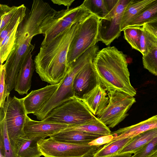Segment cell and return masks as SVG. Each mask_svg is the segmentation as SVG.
<instances>
[{
    "mask_svg": "<svg viewBox=\"0 0 157 157\" xmlns=\"http://www.w3.org/2000/svg\"><path fill=\"white\" fill-rule=\"evenodd\" d=\"M0 111L4 115L8 136L16 153L18 140L24 136L23 129L27 115L23 98L9 96Z\"/></svg>",
    "mask_w": 157,
    "mask_h": 157,
    "instance_id": "obj_8",
    "label": "cell"
},
{
    "mask_svg": "<svg viewBox=\"0 0 157 157\" xmlns=\"http://www.w3.org/2000/svg\"><path fill=\"white\" fill-rule=\"evenodd\" d=\"M65 129L85 132L102 136L110 135L111 132L109 128L95 116L84 123L75 125H68Z\"/></svg>",
    "mask_w": 157,
    "mask_h": 157,
    "instance_id": "obj_21",
    "label": "cell"
},
{
    "mask_svg": "<svg viewBox=\"0 0 157 157\" xmlns=\"http://www.w3.org/2000/svg\"><path fill=\"white\" fill-rule=\"evenodd\" d=\"M0 135H2L3 140L5 157H17L8 136L4 115L1 111H0Z\"/></svg>",
    "mask_w": 157,
    "mask_h": 157,
    "instance_id": "obj_30",
    "label": "cell"
},
{
    "mask_svg": "<svg viewBox=\"0 0 157 157\" xmlns=\"http://www.w3.org/2000/svg\"><path fill=\"white\" fill-rule=\"evenodd\" d=\"M132 154L130 153H126L118 154L115 155L104 157H131Z\"/></svg>",
    "mask_w": 157,
    "mask_h": 157,
    "instance_id": "obj_37",
    "label": "cell"
},
{
    "mask_svg": "<svg viewBox=\"0 0 157 157\" xmlns=\"http://www.w3.org/2000/svg\"><path fill=\"white\" fill-rule=\"evenodd\" d=\"M132 138L126 137L112 140L105 144L94 155L93 157H104L118 154Z\"/></svg>",
    "mask_w": 157,
    "mask_h": 157,
    "instance_id": "obj_26",
    "label": "cell"
},
{
    "mask_svg": "<svg viewBox=\"0 0 157 157\" xmlns=\"http://www.w3.org/2000/svg\"><path fill=\"white\" fill-rule=\"evenodd\" d=\"M94 60L86 64L75 78L73 89L76 98L81 99L98 84L94 67Z\"/></svg>",
    "mask_w": 157,
    "mask_h": 157,
    "instance_id": "obj_14",
    "label": "cell"
},
{
    "mask_svg": "<svg viewBox=\"0 0 157 157\" xmlns=\"http://www.w3.org/2000/svg\"><path fill=\"white\" fill-rule=\"evenodd\" d=\"M148 31L146 34L148 51L145 55L142 56L143 64L145 69L157 76V37Z\"/></svg>",
    "mask_w": 157,
    "mask_h": 157,
    "instance_id": "obj_19",
    "label": "cell"
},
{
    "mask_svg": "<svg viewBox=\"0 0 157 157\" xmlns=\"http://www.w3.org/2000/svg\"><path fill=\"white\" fill-rule=\"evenodd\" d=\"M75 1L74 0H52L51 1L54 4L59 5H63L69 8L70 6Z\"/></svg>",
    "mask_w": 157,
    "mask_h": 157,
    "instance_id": "obj_36",
    "label": "cell"
},
{
    "mask_svg": "<svg viewBox=\"0 0 157 157\" xmlns=\"http://www.w3.org/2000/svg\"><path fill=\"white\" fill-rule=\"evenodd\" d=\"M106 91L99 84L84 94L80 99L95 116L99 115L108 103Z\"/></svg>",
    "mask_w": 157,
    "mask_h": 157,
    "instance_id": "obj_15",
    "label": "cell"
},
{
    "mask_svg": "<svg viewBox=\"0 0 157 157\" xmlns=\"http://www.w3.org/2000/svg\"><path fill=\"white\" fill-rule=\"evenodd\" d=\"M108 92V103L97 117L109 128H113L128 116L127 112L136 100L134 97L117 91Z\"/></svg>",
    "mask_w": 157,
    "mask_h": 157,
    "instance_id": "obj_9",
    "label": "cell"
},
{
    "mask_svg": "<svg viewBox=\"0 0 157 157\" xmlns=\"http://www.w3.org/2000/svg\"><path fill=\"white\" fill-rule=\"evenodd\" d=\"M143 25L157 37V18L144 24Z\"/></svg>",
    "mask_w": 157,
    "mask_h": 157,
    "instance_id": "obj_35",
    "label": "cell"
},
{
    "mask_svg": "<svg viewBox=\"0 0 157 157\" xmlns=\"http://www.w3.org/2000/svg\"><path fill=\"white\" fill-rule=\"evenodd\" d=\"M44 137L31 138L24 136L20 138L18 140L16 153L17 157H40L42 155L39 150L38 142Z\"/></svg>",
    "mask_w": 157,
    "mask_h": 157,
    "instance_id": "obj_20",
    "label": "cell"
},
{
    "mask_svg": "<svg viewBox=\"0 0 157 157\" xmlns=\"http://www.w3.org/2000/svg\"><path fill=\"white\" fill-rule=\"evenodd\" d=\"M156 128H157V115L136 124L120 128L111 132V134L113 137L112 140L126 137L132 138L141 133Z\"/></svg>",
    "mask_w": 157,
    "mask_h": 157,
    "instance_id": "obj_17",
    "label": "cell"
},
{
    "mask_svg": "<svg viewBox=\"0 0 157 157\" xmlns=\"http://www.w3.org/2000/svg\"><path fill=\"white\" fill-rule=\"evenodd\" d=\"M0 108H3L7 98L10 96L5 82L6 67L5 64L0 66Z\"/></svg>",
    "mask_w": 157,
    "mask_h": 157,
    "instance_id": "obj_33",
    "label": "cell"
},
{
    "mask_svg": "<svg viewBox=\"0 0 157 157\" xmlns=\"http://www.w3.org/2000/svg\"><path fill=\"white\" fill-rule=\"evenodd\" d=\"M32 52H30L24 59L17 76L14 89L20 95L27 94L31 88L34 65Z\"/></svg>",
    "mask_w": 157,
    "mask_h": 157,
    "instance_id": "obj_16",
    "label": "cell"
},
{
    "mask_svg": "<svg viewBox=\"0 0 157 157\" xmlns=\"http://www.w3.org/2000/svg\"><path fill=\"white\" fill-rule=\"evenodd\" d=\"M113 138V136L111 134L102 136L93 140L88 144L90 146L104 145L111 141Z\"/></svg>",
    "mask_w": 157,
    "mask_h": 157,
    "instance_id": "obj_34",
    "label": "cell"
},
{
    "mask_svg": "<svg viewBox=\"0 0 157 157\" xmlns=\"http://www.w3.org/2000/svg\"><path fill=\"white\" fill-rule=\"evenodd\" d=\"M20 6H10L6 4H0V32L16 13Z\"/></svg>",
    "mask_w": 157,
    "mask_h": 157,
    "instance_id": "obj_31",
    "label": "cell"
},
{
    "mask_svg": "<svg viewBox=\"0 0 157 157\" xmlns=\"http://www.w3.org/2000/svg\"><path fill=\"white\" fill-rule=\"evenodd\" d=\"M148 157H157V151L153 153Z\"/></svg>",
    "mask_w": 157,
    "mask_h": 157,
    "instance_id": "obj_38",
    "label": "cell"
},
{
    "mask_svg": "<svg viewBox=\"0 0 157 157\" xmlns=\"http://www.w3.org/2000/svg\"><path fill=\"white\" fill-rule=\"evenodd\" d=\"M102 136L85 132L67 130L64 129L52 135L49 138L60 142L87 144Z\"/></svg>",
    "mask_w": 157,
    "mask_h": 157,
    "instance_id": "obj_18",
    "label": "cell"
},
{
    "mask_svg": "<svg viewBox=\"0 0 157 157\" xmlns=\"http://www.w3.org/2000/svg\"><path fill=\"white\" fill-rule=\"evenodd\" d=\"M68 126L43 121L33 120L27 115L23 129L24 136L28 138L50 137L65 129Z\"/></svg>",
    "mask_w": 157,
    "mask_h": 157,
    "instance_id": "obj_12",
    "label": "cell"
},
{
    "mask_svg": "<svg viewBox=\"0 0 157 157\" xmlns=\"http://www.w3.org/2000/svg\"><path fill=\"white\" fill-rule=\"evenodd\" d=\"M86 62L78 58L69 67L67 72L58 89L44 106L33 114L40 121H43L54 108L75 97L73 86L75 78L86 65Z\"/></svg>",
    "mask_w": 157,
    "mask_h": 157,
    "instance_id": "obj_7",
    "label": "cell"
},
{
    "mask_svg": "<svg viewBox=\"0 0 157 157\" xmlns=\"http://www.w3.org/2000/svg\"><path fill=\"white\" fill-rule=\"evenodd\" d=\"M127 55L115 46L99 51L93 61L98 84L106 91L116 90L134 97L136 91L130 80Z\"/></svg>",
    "mask_w": 157,
    "mask_h": 157,
    "instance_id": "obj_3",
    "label": "cell"
},
{
    "mask_svg": "<svg viewBox=\"0 0 157 157\" xmlns=\"http://www.w3.org/2000/svg\"><path fill=\"white\" fill-rule=\"evenodd\" d=\"M100 19L91 13L81 22L71 44L67 57L69 66L88 49L95 45Z\"/></svg>",
    "mask_w": 157,
    "mask_h": 157,
    "instance_id": "obj_5",
    "label": "cell"
},
{
    "mask_svg": "<svg viewBox=\"0 0 157 157\" xmlns=\"http://www.w3.org/2000/svg\"><path fill=\"white\" fill-rule=\"evenodd\" d=\"M157 151V136L134 153L131 157H148Z\"/></svg>",
    "mask_w": 157,
    "mask_h": 157,
    "instance_id": "obj_32",
    "label": "cell"
},
{
    "mask_svg": "<svg viewBox=\"0 0 157 157\" xmlns=\"http://www.w3.org/2000/svg\"><path fill=\"white\" fill-rule=\"evenodd\" d=\"M156 18L157 0H154L129 23L127 27L142 26L144 24Z\"/></svg>",
    "mask_w": 157,
    "mask_h": 157,
    "instance_id": "obj_25",
    "label": "cell"
},
{
    "mask_svg": "<svg viewBox=\"0 0 157 157\" xmlns=\"http://www.w3.org/2000/svg\"><path fill=\"white\" fill-rule=\"evenodd\" d=\"M94 116L80 99L74 97L53 109L43 121L75 125Z\"/></svg>",
    "mask_w": 157,
    "mask_h": 157,
    "instance_id": "obj_6",
    "label": "cell"
},
{
    "mask_svg": "<svg viewBox=\"0 0 157 157\" xmlns=\"http://www.w3.org/2000/svg\"><path fill=\"white\" fill-rule=\"evenodd\" d=\"M130 0H117L105 18L100 19L97 41L109 45L120 35L124 10Z\"/></svg>",
    "mask_w": 157,
    "mask_h": 157,
    "instance_id": "obj_11",
    "label": "cell"
},
{
    "mask_svg": "<svg viewBox=\"0 0 157 157\" xmlns=\"http://www.w3.org/2000/svg\"><path fill=\"white\" fill-rule=\"evenodd\" d=\"M117 0H85L82 4L90 13L100 19H104Z\"/></svg>",
    "mask_w": 157,
    "mask_h": 157,
    "instance_id": "obj_24",
    "label": "cell"
},
{
    "mask_svg": "<svg viewBox=\"0 0 157 157\" xmlns=\"http://www.w3.org/2000/svg\"><path fill=\"white\" fill-rule=\"evenodd\" d=\"M154 0H130L124 13L121 26L123 31L129 23Z\"/></svg>",
    "mask_w": 157,
    "mask_h": 157,
    "instance_id": "obj_22",
    "label": "cell"
},
{
    "mask_svg": "<svg viewBox=\"0 0 157 157\" xmlns=\"http://www.w3.org/2000/svg\"><path fill=\"white\" fill-rule=\"evenodd\" d=\"M37 145L44 157H93L96 152L94 146L60 142L50 138L40 140Z\"/></svg>",
    "mask_w": 157,
    "mask_h": 157,
    "instance_id": "obj_10",
    "label": "cell"
},
{
    "mask_svg": "<svg viewBox=\"0 0 157 157\" xmlns=\"http://www.w3.org/2000/svg\"><path fill=\"white\" fill-rule=\"evenodd\" d=\"M82 4L74 8L57 11L45 19L40 28L44 36L41 46H44L73 24L80 21L90 14Z\"/></svg>",
    "mask_w": 157,
    "mask_h": 157,
    "instance_id": "obj_4",
    "label": "cell"
},
{
    "mask_svg": "<svg viewBox=\"0 0 157 157\" xmlns=\"http://www.w3.org/2000/svg\"><path fill=\"white\" fill-rule=\"evenodd\" d=\"M19 24L8 33L0 42V65L3 64L6 60L14 45L16 34Z\"/></svg>",
    "mask_w": 157,
    "mask_h": 157,
    "instance_id": "obj_27",
    "label": "cell"
},
{
    "mask_svg": "<svg viewBox=\"0 0 157 157\" xmlns=\"http://www.w3.org/2000/svg\"><path fill=\"white\" fill-rule=\"evenodd\" d=\"M142 30L143 26H133L127 27L123 31L124 39L132 48L139 52L140 41Z\"/></svg>",
    "mask_w": 157,
    "mask_h": 157,
    "instance_id": "obj_28",
    "label": "cell"
},
{
    "mask_svg": "<svg viewBox=\"0 0 157 157\" xmlns=\"http://www.w3.org/2000/svg\"><path fill=\"white\" fill-rule=\"evenodd\" d=\"M157 136V128L138 134L132 138L118 154L130 153L133 154Z\"/></svg>",
    "mask_w": 157,
    "mask_h": 157,
    "instance_id": "obj_23",
    "label": "cell"
},
{
    "mask_svg": "<svg viewBox=\"0 0 157 157\" xmlns=\"http://www.w3.org/2000/svg\"><path fill=\"white\" fill-rule=\"evenodd\" d=\"M82 20L73 24L47 44L41 46L34 62L36 71L43 81L55 85L63 79L69 68V48Z\"/></svg>",
    "mask_w": 157,
    "mask_h": 157,
    "instance_id": "obj_2",
    "label": "cell"
},
{
    "mask_svg": "<svg viewBox=\"0 0 157 157\" xmlns=\"http://www.w3.org/2000/svg\"><path fill=\"white\" fill-rule=\"evenodd\" d=\"M57 12L42 0H34L31 9H27L25 16L18 26L14 45L4 63L5 82L9 91L14 88L23 60L34 49V45L31 43L33 38L41 34L40 28L44 21Z\"/></svg>",
    "mask_w": 157,
    "mask_h": 157,
    "instance_id": "obj_1",
    "label": "cell"
},
{
    "mask_svg": "<svg viewBox=\"0 0 157 157\" xmlns=\"http://www.w3.org/2000/svg\"><path fill=\"white\" fill-rule=\"evenodd\" d=\"M60 83L48 85L42 88L32 90L23 98L27 114L32 113L33 115L40 110L56 92Z\"/></svg>",
    "mask_w": 157,
    "mask_h": 157,
    "instance_id": "obj_13",
    "label": "cell"
},
{
    "mask_svg": "<svg viewBox=\"0 0 157 157\" xmlns=\"http://www.w3.org/2000/svg\"><path fill=\"white\" fill-rule=\"evenodd\" d=\"M27 9L24 4L20 5L19 8L15 15L0 32V42L8 33L20 23L25 16Z\"/></svg>",
    "mask_w": 157,
    "mask_h": 157,
    "instance_id": "obj_29",
    "label": "cell"
}]
</instances>
